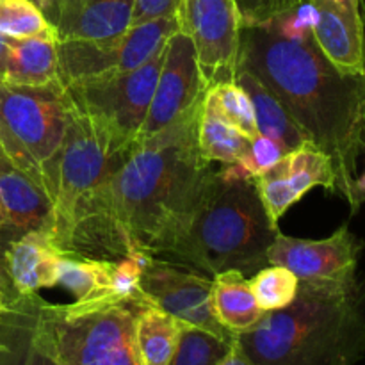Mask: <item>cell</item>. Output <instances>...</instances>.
<instances>
[{
	"label": "cell",
	"instance_id": "6da1fadb",
	"mask_svg": "<svg viewBox=\"0 0 365 365\" xmlns=\"http://www.w3.org/2000/svg\"><path fill=\"white\" fill-rule=\"evenodd\" d=\"M202 102L139 139L96 185L75 214L66 255L120 260L134 250L152 257L166 252L214 171L198 148Z\"/></svg>",
	"mask_w": 365,
	"mask_h": 365
},
{
	"label": "cell",
	"instance_id": "7a4b0ae2",
	"mask_svg": "<svg viewBox=\"0 0 365 365\" xmlns=\"http://www.w3.org/2000/svg\"><path fill=\"white\" fill-rule=\"evenodd\" d=\"M237 68L267 86L307 139L330 157L337 195L348 202L365 145V73H342L314 36L287 39L271 21L241 27Z\"/></svg>",
	"mask_w": 365,
	"mask_h": 365
},
{
	"label": "cell",
	"instance_id": "3957f363",
	"mask_svg": "<svg viewBox=\"0 0 365 365\" xmlns=\"http://www.w3.org/2000/svg\"><path fill=\"white\" fill-rule=\"evenodd\" d=\"M237 342L255 365H356L365 355V280L299 282L291 305L264 314Z\"/></svg>",
	"mask_w": 365,
	"mask_h": 365
},
{
	"label": "cell",
	"instance_id": "277c9868",
	"mask_svg": "<svg viewBox=\"0 0 365 365\" xmlns=\"http://www.w3.org/2000/svg\"><path fill=\"white\" fill-rule=\"evenodd\" d=\"M253 180L212 171L178 234L160 257L214 277L221 271L253 273L267 266L278 235Z\"/></svg>",
	"mask_w": 365,
	"mask_h": 365
},
{
	"label": "cell",
	"instance_id": "5b68a950",
	"mask_svg": "<svg viewBox=\"0 0 365 365\" xmlns=\"http://www.w3.org/2000/svg\"><path fill=\"white\" fill-rule=\"evenodd\" d=\"M145 303L106 298L52 305L38 296L36 314L59 365H145L135 335Z\"/></svg>",
	"mask_w": 365,
	"mask_h": 365
},
{
	"label": "cell",
	"instance_id": "8992f818",
	"mask_svg": "<svg viewBox=\"0 0 365 365\" xmlns=\"http://www.w3.org/2000/svg\"><path fill=\"white\" fill-rule=\"evenodd\" d=\"M128 152H116L95 125L71 106L63 145L43 168V191L52 205L50 234L63 252L78 207L123 164Z\"/></svg>",
	"mask_w": 365,
	"mask_h": 365
},
{
	"label": "cell",
	"instance_id": "52a82bcc",
	"mask_svg": "<svg viewBox=\"0 0 365 365\" xmlns=\"http://www.w3.org/2000/svg\"><path fill=\"white\" fill-rule=\"evenodd\" d=\"M71 102L64 86L0 82V148L43 189V168L63 145Z\"/></svg>",
	"mask_w": 365,
	"mask_h": 365
},
{
	"label": "cell",
	"instance_id": "ba28073f",
	"mask_svg": "<svg viewBox=\"0 0 365 365\" xmlns=\"http://www.w3.org/2000/svg\"><path fill=\"white\" fill-rule=\"evenodd\" d=\"M163 61L164 48L134 70L81 78L64 91L116 152H128L139 139Z\"/></svg>",
	"mask_w": 365,
	"mask_h": 365
},
{
	"label": "cell",
	"instance_id": "9c48e42d",
	"mask_svg": "<svg viewBox=\"0 0 365 365\" xmlns=\"http://www.w3.org/2000/svg\"><path fill=\"white\" fill-rule=\"evenodd\" d=\"M178 31L177 13L134 24L110 39L96 41H59V82L63 86L96 75L128 71L145 64L164 48Z\"/></svg>",
	"mask_w": 365,
	"mask_h": 365
},
{
	"label": "cell",
	"instance_id": "30bf717a",
	"mask_svg": "<svg viewBox=\"0 0 365 365\" xmlns=\"http://www.w3.org/2000/svg\"><path fill=\"white\" fill-rule=\"evenodd\" d=\"M364 241L348 225H342L330 237L319 241L289 237L278 232L267 250V266H282L299 282L314 285L348 287L359 280V262Z\"/></svg>",
	"mask_w": 365,
	"mask_h": 365
},
{
	"label": "cell",
	"instance_id": "8fae6325",
	"mask_svg": "<svg viewBox=\"0 0 365 365\" xmlns=\"http://www.w3.org/2000/svg\"><path fill=\"white\" fill-rule=\"evenodd\" d=\"M177 20L195 45L207 84L234 81L241 34L234 0H178Z\"/></svg>",
	"mask_w": 365,
	"mask_h": 365
},
{
	"label": "cell",
	"instance_id": "7c38bea8",
	"mask_svg": "<svg viewBox=\"0 0 365 365\" xmlns=\"http://www.w3.org/2000/svg\"><path fill=\"white\" fill-rule=\"evenodd\" d=\"M210 287L209 274L155 257L146 260L139 278V289L152 305L182 323L202 328L225 341H235L237 335L228 331L214 316Z\"/></svg>",
	"mask_w": 365,
	"mask_h": 365
},
{
	"label": "cell",
	"instance_id": "4fadbf2b",
	"mask_svg": "<svg viewBox=\"0 0 365 365\" xmlns=\"http://www.w3.org/2000/svg\"><path fill=\"white\" fill-rule=\"evenodd\" d=\"M252 180L267 217L277 227L280 217L310 189L324 187L331 195H337V177L331 159L312 141L302 143Z\"/></svg>",
	"mask_w": 365,
	"mask_h": 365
},
{
	"label": "cell",
	"instance_id": "5bb4252c",
	"mask_svg": "<svg viewBox=\"0 0 365 365\" xmlns=\"http://www.w3.org/2000/svg\"><path fill=\"white\" fill-rule=\"evenodd\" d=\"M207 88L209 84L200 71L192 41L184 32H173L164 46L163 66L139 139L150 138L168 127L178 114L202 100Z\"/></svg>",
	"mask_w": 365,
	"mask_h": 365
},
{
	"label": "cell",
	"instance_id": "9a60e30c",
	"mask_svg": "<svg viewBox=\"0 0 365 365\" xmlns=\"http://www.w3.org/2000/svg\"><path fill=\"white\" fill-rule=\"evenodd\" d=\"M59 41H96L132 25L134 0H38Z\"/></svg>",
	"mask_w": 365,
	"mask_h": 365
},
{
	"label": "cell",
	"instance_id": "2e32d148",
	"mask_svg": "<svg viewBox=\"0 0 365 365\" xmlns=\"http://www.w3.org/2000/svg\"><path fill=\"white\" fill-rule=\"evenodd\" d=\"M317 11L312 36L328 61L346 75L365 73V25L356 0H310Z\"/></svg>",
	"mask_w": 365,
	"mask_h": 365
},
{
	"label": "cell",
	"instance_id": "e0dca14e",
	"mask_svg": "<svg viewBox=\"0 0 365 365\" xmlns=\"http://www.w3.org/2000/svg\"><path fill=\"white\" fill-rule=\"evenodd\" d=\"M66 253L48 230H32L7 242L4 274L16 296L38 294L39 289L57 285L59 262Z\"/></svg>",
	"mask_w": 365,
	"mask_h": 365
},
{
	"label": "cell",
	"instance_id": "ac0fdd59",
	"mask_svg": "<svg viewBox=\"0 0 365 365\" xmlns=\"http://www.w3.org/2000/svg\"><path fill=\"white\" fill-rule=\"evenodd\" d=\"M0 200L6 210V225L0 234L9 241L32 230H48L52 205L48 196L27 173L14 166L4 150L0 152Z\"/></svg>",
	"mask_w": 365,
	"mask_h": 365
},
{
	"label": "cell",
	"instance_id": "d6986e66",
	"mask_svg": "<svg viewBox=\"0 0 365 365\" xmlns=\"http://www.w3.org/2000/svg\"><path fill=\"white\" fill-rule=\"evenodd\" d=\"M36 302L38 294L14 296L0 314V365H59L38 323Z\"/></svg>",
	"mask_w": 365,
	"mask_h": 365
},
{
	"label": "cell",
	"instance_id": "ffe728a7",
	"mask_svg": "<svg viewBox=\"0 0 365 365\" xmlns=\"http://www.w3.org/2000/svg\"><path fill=\"white\" fill-rule=\"evenodd\" d=\"M56 31L7 43L6 82L16 86H48L59 82V53Z\"/></svg>",
	"mask_w": 365,
	"mask_h": 365
},
{
	"label": "cell",
	"instance_id": "44dd1931",
	"mask_svg": "<svg viewBox=\"0 0 365 365\" xmlns=\"http://www.w3.org/2000/svg\"><path fill=\"white\" fill-rule=\"evenodd\" d=\"M210 303L217 321L235 335L252 330L266 314L257 303L246 274L237 269L214 274Z\"/></svg>",
	"mask_w": 365,
	"mask_h": 365
},
{
	"label": "cell",
	"instance_id": "7402d4cb",
	"mask_svg": "<svg viewBox=\"0 0 365 365\" xmlns=\"http://www.w3.org/2000/svg\"><path fill=\"white\" fill-rule=\"evenodd\" d=\"M234 81L248 93L250 100H252L259 134L274 139L287 152L298 148L302 143L309 141L307 135L294 123L291 114L287 113L284 103L255 75L250 73L245 68H235Z\"/></svg>",
	"mask_w": 365,
	"mask_h": 365
},
{
	"label": "cell",
	"instance_id": "603a6c76",
	"mask_svg": "<svg viewBox=\"0 0 365 365\" xmlns=\"http://www.w3.org/2000/svg\"><path fill=\"white\" fill-rule=\"evenodd\" d=\"M198 148L207 163L234 164L245 157L250 139L245 138L217 109L212 91L207 88L198 120Z\"/></svg>",
	"mask_w": 365,
	"mask_h": 365
},
{
	"label": "cell",
	"instance_id": "cb8c5ba5",
	"mask_svg": "<svg viewBox=\"0 0 365 365\" xmlns=\"http://www.w3.org/2000/svg\"><path fill=\"white\" fill-rule=\"evenodd\" d=\"M114 260L88 259L66 255L59 262L57 285H63L75 296V302L118 298L113 289Z\"/></svg>",
	"mask_w": 365,
	"mask_h": 365
},
{
	"label": "cell",
	"instance_id": "d4e9b609",
	"mask_svg": "<svg viewBox=\"0 0 365 365\" xmlns=\"http://www.w3.org/2000/svg\"><path fill=\"white\" fill-rule=\"evenodd\" d=\"M182 327L184 323L180 319L152 303H145L139 310L138 323H135V335H138L143 364L170 365Z\"/></svg>",
	"mask_w": 365,
	"mask_h": 365
},
{
	"label": "cell",
	"instance_id": "484cf974",
	"mask_svg": "<svg viewBox=\"0 0 365 365\" xmlns=\"http://www.w3.org/2000/svg\"><path fill=\"white\" fill-rule=\"evenodd\" d=\"M234 342L184 323L170 365H220L232 351Z\"/></svg>",
	"mask_w": 365,
	"mask_h": 365
},
{
	"label": "cell",
	"instance_id": "4316f807",
	"mask_svg": "<svg viewBox=\"0 0 365 365\" xmlns=\"http://www.w3.org/2000/svg\"><path fill=\"white\" fill-rule=\"evenodd\" d=\"M257 303L264 312L285 309L294 302L299 280L292 271L282 266H266L250 280Z\"/></svg>",
	"mask_w": 365,
	"mask_h": 365
},
{
	"label": "cell",
	"instance_id": "83f0119b",
	"mask_svg": "<svg viewBox=\"0 0 365 365\" xmlns=\"http://www.w3.org/2000/svg\"><path fill=\"white\" fill-rule=\"evenodd\" d=\"M209 88L216 100L217 109L227 118L228 123L237 128L250 141L255 139L259 135V128H257L255 113H253L248 93L235 81L217 82V84H210Z\"/></svg>",
	"mask_w": 365,
	"mask_h": 365
},
{
	"label": "cell",
	"instance_id": "f1b7e54d",
	"mask_svg": "<svg viewBox=\"0 0 365 365\" xmlns=\"http://www.w3.org/2000/svg\"><path fill=\"white\" fill-rule=\"evenodd\" d=\"M53 31L36 0H0V34L21 39Z\"/></svg>",
	"mask_w": 365,
	"mask_h": 365
},
{
	"label": "cell",
	"instance_id": "f546056e",
	"mask_svg": "<svg viewBox=\"0 0 365 365\" xmlns=\"http://www.w3.org/2000/svg\"><path fill=\"white\" fill-rule=\"evenodd\" d=\"M241 27L264 25L294 9L302 0H234Z\"/></svg>",
	"mask_w": 365,
	"mask_h": 365
},
{
	"label": "cell",
	"instance_id": "4dcf8cb0",
	"mask_svg": "<svg viewBox=\"0 0 365 365\" xmlns=\"http://www.w3.org/2000/svg\"><path fill=\"white\" fill-rule=\"evenodd\" d=\"M285 153H287V150H285L280 143L267 138V135L259 134L255 139L250 141L248 152H246L245 157L239 160V164H241L242 170L253 178L255 175L262 173L267 168L273 166L274 163H278Z\"/></svg>",
	"mask_w": 365,
	"mask_h": 365
},
{
	"label": "cell",
	"instance_id": "1f68e13d",
	"mask_svg": "<svg viewBox=\"0 0 365 365\" xmlns=\"http://www.w3.org/2000/svg\"><path fill=\"white\" fill-rule=\"evenodd\" d=\"M178 0H134L132 25L177 13Z\"/></svg>",
	"mask_w": 365,
	"mask_h": 365
},
{
	"label": "cell",
	"instance_id": "d6a6232c",
	"mask_svg": "<svg viewBox=\"0 0 365 365\" xmlns=\"http://www.w3.org/2000/svg\"><path fill=\"white\" fill-rule=\"evenodd\" d=\"M364 152H365V145H364ZM365 203V171L362 177H356L353 180L351 191H349V198H348V205L351 209V214H356Z\"/></svg>",
	"mask_w": 365,
	"mask_h": 365
},
{
	"label": "cell",
	"instance_id": "836d02e7",
	"mask_svg": "<svg viewBox=\"0 0 365 365\" xmlns=\"http://www.w3.org/2000/svg\"><path fill=\"white\" fill-rule=\"evenodd\" d=\"M220 365H255V364H253L252 360L248 359V355H246V353L242 351V348H241V346H239L237 339H235L234 348H232V351L228 353L227 359H225Z\"/></svg>",
	"mask_w": 365,
	"mask_h": 365
},
{
	"label": "cell",
	"instance_id": "e575fe53",
	"mask_svg": "<svg viewBox=\"0 0 365 365\" xmlns=\"http://www.w3.org/2000/svg\"><path fill=\"white\" fill-rule=\"evenodd\" d=\"M14 296L16 294H14L13 289H11L6 274L2 277V273H0V314L6 312V310L9 309V305H11V302H13Z\"/></svg>",
	"mask_w": 365,
	"mask_h": 365
},
{
	"label": "cell",
	"instance_id": "d590c367",
	"mask_svg": "<svg viewBox=\"0 0 365 365\" xmlns=\"http://www.w3.org/2000/svg\"><path fill=\"white\" fill-rule=\"evenodd\" d=\"M7 43L9 38L0 34V82H6V70H7Z\"/></svg>",
	"mask_w": 365,
	"mask_h": 365
},
{
	"label": "cell",
	"instance_id": "8d00e7d4",
	"mask_svg": "<svg viewBox=\"0 0 365 365\" xmlns=\"http://www.w3.org/2000/svg\"><path fill=\"white\" fill-rule=\"evenodd\" d=\"M4 225H6V210H4L2 200H0V234H2L4 230Z\"/></svg>",
	"mask_w": 365,
	"mask_h": 365
},
{
	"label": "cell",
	"instance_id": "74e56055",
	"mask_svg": "<svg viewBox=\"0 0 365 365\" xmlns=\"http://www.w3.org/2000/svg\"><path fill=\"white\" fill-rule=\"evenodd\" d=\"M2 349H4V342H2V339H0V353H2Z\"/></svg>",
	"mask_w": 365,
	"mask_h": 365
},
{
	"label": "cell",
	"instance_id": "f35d334b",
	"mask_svg": "<svg viewBox=\"0 0 365 365\" xmlns=\"http://www.w3.org/2000/svg\"><path fill=\"white\" fill-rule=\"evenodd\" d=\"M356 2H360V4H362V6H364V2H365V0H356Z\"/></svg>",
	"mask_w": 365,
	"mask_h": 365
},
{
	"label": "cell",
	"instance_id": "ab89813d",
	"mask_svg": "<svg viewBox=\"0 0 365 365\" xmlns=\"http://www.w3.org/2000/svg\"><path fill=\"white\" fill-rule=\"evenodd\" d=\"M0 152H2V148H0Z\"/></svg>",
	"mask_w": 365,
	"mask_h": 365
}]
</instances>
